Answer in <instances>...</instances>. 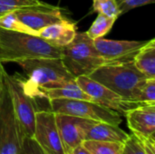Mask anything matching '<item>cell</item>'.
Returning a JSON list of instances; mask_svg holds the SVG:
<instances>
[{
	"instance_id": "cell-25",
	"label": "cell",
	"mask_w": 155,
	"mask_h": 154,
	"mask_svg": "<svg viewBox=\"0 0 155 154\" xmlns=\"http://www.w3.org/2000/svg\"><path fill=\"white\" fill-rule=\"evenodd\" d=\"M18 154H45L33 137L23 136Z\"/></svg>"
},
{
	"instance_id": "cell-16",
	"label": "cell",
	"mask_w": 155,
	"mask_h": 154,
	"mask_svg": "<svg viewBox=\"0 0 155 154\" xmlns=\"http://www.w3.org/2000/svg\"><path fill=\"white\" fill-rule=\"evenodd\" d=\"M135 67L148 79H155V39L153 38L137 53L134 61Z\"/></svg>"
},
{
	"instance_id": "cell-28",
	"label": "cell",
	"mask_w": 155,
	"mask_h": 154,
	"mask_svg": "<svg viewBox=\"0 0 155 154\" xmlns=\"http://www.w3.org/2000/svg\"><path fill=\"white\" fill-rule=\"evenodd\" d=\"M4 73H5V69L3 67V64L0 63V96H1V93H2V89H3V83H4Z\"/></svg>"
},
{
	"instance_id": "cell-27",
	"label": "cell",
	"mask_w": 155,
	"mask_h": 154,
	"mask_svg": "<svg viewBox=\"0 0 155 154\" xmlns=\"http://www.w3.org/2000/svg\"><path fill=\"white\" fill-rule=\"evenodd\" d=\"M69 154H91L90 152L83 145V144H80L78 146H76L74 149L72 150V152Z\"/></svg>"
},
{
	"instance_id": "cell-12",
	"label": "cell",
	"mask_w": 155,
	"mask_h": 154,
	"mask_svg": "<svg viewBox=\"0 0 155 154\" xmlns=\"http://www.w3.org/2000/svg\"><path fill=\"white\" fill-rule=\"evenodd\" d=\"M54 114L57 129L66 154H69L73 149L82 144V143L84 141L86 131L96 123V121L94 120L67 114Z\"/></svg>"
},
{
	"instance_id": "cell-9",
	"label": "cell",
	"mask_w": 155,
	"mask_h": 154,
	"mask_svg": "<svg viewBox=\"0 0 155 154\" xmlns=\"http://www.w3.org/2000/svg\"><path fill=\"white\" fill-rule=\"evenodd\" d=\"M33 138L45 154H66L55 123V114L51 110L36 111Z\"/></svg>"
},
{
	"instance_id": "cell-24",
	"label": "cell",
	"mask_w": 155,
	"mask_h": 154,
	"mask_svg": "<svg viewBox=\"0 0 155 154\" xmlns=\"http://www.w3.org/2000/svg\"><path fill=\"white\" fill-rule=\"evenodd\" d=\"M123 154H147V152L141 139L132 133L124 143Z\"/></svg>"
},
{
	"instance_id": "cell-21",
	"label": "cell",
	"mask_w": 155,
	"mask_h": 154,
	"mask_svg": "<svg viewBox=\"0 0 155 154\" xmlns=\"http://www.w3.org/2000/svg\"><path fill=\"white\" fill-rule=\"evenodd\" d=\"M133 102L143 104H155V79H147L140 87Z\"/></svg>"
},
{
	"instance_id": "cell-13",
	"label": "cell",
	"mask_w": 155,
	"mask_h": 154,
	"mask_svg": "<svg viewBox=\"0 0 155 154\" xmlns=\"http://www.w3.org/2000/svg\"><path fill=\"white\" fill-rule=\"evenodd\" d=\"M124 116L133 133L154 136L155 104L139 105L129 110Z\"/></svg>"
},
{
	"instance_id": "cell-19",
	"label": "cell",
	"mask_w": 155,
	"mask_h": 154,
	"mask_svg": "<svg viewBox=\"0 0 155 154\" xmlns=\"http://www.w3.org/2000/svg\"><path fill=\"white\" fill-rule=\"evenodd\" d=\"M82 144L91 154H123L124 143L86 140Z\"/></svg>"
},
{
	"instance_id": "cell-14",
	"label": "cell",
	"mask_w": 155,
	"mask_h": 154,
	"mask_svg": "<svg viewBox=\"0 0 155 154\" xmlns=\"http://www.w3.org/2000/svg\"><path fill=\"white\" fill-rule=\"evenodd\" d=\"M76 33L75 23L65 20L37 31V36L54 47L62 48L74 40Z\"/></svg>"
},
{
	"instance_id": "cell-22",
	"label": "cell",
	"mask_w": 155,
	"mask_h": 154,
	"mask_svg": "<svg viewBox=\"0 0 155 154\" xmlns=\"http://www.w3.org/2000/svg\"><path fill=\"white\" fill-rule=\"evenodd\" d=\"M93 1H94L93 8L94 12L109 17L118 18L120 16L116 0H93Z\"/></svg>"
},
{
	"instance_id": "cell-5",
	"label": "cell",
	"mask_w": 155,
	"mask_h": 154,
	"mask_svg": "<svg viewBox=\"0 0 155 154\" xmlns=\"http://www.w3.org/2000/svg\"><path fill=\"white\" fill-rule=\"evenodd\" d=\"M8 91L11 96L15 117L23 136L33 137L35 126L36 109L35 98L27 91L25 78L19 74L9 75L5 71L4 74Z\"/></svg>"
},
{
	"instance_id": "cell-7",
	"label": "cell",
	"mask_w": 155,
	"mask_h": 154,
	"mask_svg": "<svg viewBox=\"0 0 155 154\" xmlns=\"http://www.w3.org/2000/svg\"><path fill=\"white\" fill-rule=\"evenodd\" d=\"M22 138L23 135L4 77L3 89L0 96V154H18L21 148Z\"/></svg>"
},
{
	"instance_id": "cell-18",
	"label": "cell",
	"mask_w": 155,
	"mask_h": 154,
	"mask_svg": "<svg viewBox=\"0 0 155 154\" xmlns=\"http://www.w3.org/2000/svg\"><path fill=\"white\" fill-rule=\"evenodd\" d=\"M116 19V17H109L98 14L96 19L94 21L90 28L85 33L92 40L104 37L106 34L110 32Z\"/></svg>"
},
{
	"instance_id": "cell-17",
	"label": "cell",
	"mask_w": 155,
	"mask_h": 154,
	"mask_svg": "<svg viewBox=\"0 0 155 154\" xmlns=\"http://www.w3.org/2000/svg\"><path fill=\"white\" fill-rule=\"evenodd\" d=\"M41 97L47 100L50 99H77V100H85L94 102V100L85 93L75 83L59 87L47 89L41 92Z\"/></svg>"
},
{
	"instance_id": "cell-3",
	"label": "cell",
	"mask_w": 155,
	"mask_h": 154,
	"mask_svg": "<svg viewBox=\"0 0 155 154\" xmlns=\"http://www.w3.org/2000/svg\"><path fill=\"white\" fill-rule=\"evenodd\" d=\"M88 76L131 102L148 79L135 67L133 62L104 64Z\"/></svg>"
},
{
	"instance_id": "cell-26",
	"label": "cell",
	"mask_w": 155,
	"mask_h": 154,
	"mask_svg": "<svg viewBox=\"0 0 155 154\" xmlns=\"http://www.w3.org/2000/svg\"><path fill=\"white\" fill-rule=\"evenodd\" d=\"M116 2L119 9V14L120 15H122L134 8H137L149 4H153L155 0H116Z\"/></svg>"
},
{
	"instance_id": "cell-2",
	"label": "cell",
	"mask_w": 155,
	"mask_h": 154,
	"mask_svg": "<svg viewBox=\"0 0 155 154\" xmlns=\"http://www.w3.org/2000/svg\"><path fill=\"white\" fill-rule=\"evenodd\" d=\"M61 48L39 36L0 28V63L21 62L36 58H60Z\"/></svg>"
},
{
	"instance_id": "cell-6",
	"label": "cell",
	"mask_w": 155,
	"mask_h": 154,
	"mask_svg": "<svg viewBox=\"0 0 155 154\" xmlns=\"http://www.w3.org/2000/svg\"><path fill=\"white\" fill-rule=\"evenodd\" d=\"M48 102L50 110L54 113L67 114L114 125H119L122 123L121 114L94 102L77 99H50Z\"/></svg>"
},
{
	"instance_id": "cell-11",
	"label": "cell",
	"mask_w": 155,
	"mask_h": 154,
	"mask_svg": "<svg viewBox=\"0 0 155 154\" xmlns=\"http://www.w3.org/2000/svg\"><path fill=\"white\" fill-rule=\"evenodd\" d=\"M94 47L108 64L133 62L137 53L148 41L108 40L104 37L93 40Z\"/></svg>"
},
{
	"instance_id": "cell-23",
	"label": "cell",
	"mask_w": 155,
	"mask_h": 154,
	"mask_svg": "<svg viewBox=\"0 0 155 154\" xmlns=\"http://www.w3.org/2000/svg\"><path fill=\"white\" fill-rule=\"evenodd\" d=\"M40 0H0V15L39 4Z\"/></svg>"
},
{
	"instance_id": "cell-4",
	"label": "cell",
	"mask_w": 155,
	"mask_h": 154,
	"mask_svg": "<svg viewBox=\"0 0 155 154\" xmlns=\"http://www.w3.org/2000/svg\"><path fill=\"white\" fill-rule=\"evenodd\" d=\"M61 60L74 77L88 76L98 67L107 64L85 32H77L74 40L61 48Z\"/></svg>"
},
{
	"instance_id": "cell-10",
	"label": "cell",
	"mask_w": 155,
	"mask_h": 154,
	"mask_svg": "<svg viewBox=\"0 0 155 154\" xmlns=\"http://www.w3.org/2000/svg\"><path fill=\"white\" fill-rule=\"evenodd\" d=\"M14 13L24 25L35 31H39L62 21L70 20L63 8L42 1L37 5L15 10Z\"/></svg>"
},
{
	"instance_id": "cell-1",
	"label": "cell",
	"mask_w": 155,
	"mask_h": 154,
	"mask_svg": "<svg viewBox=\"0 0 155 154\" xmlns=\"http://www.w3.org/2000/svg\"><path fill=\"white\" fill-rule=\"evenodd\" d=\"M17 64L26 74L25 87L35 98H42L41 92L44 90L59 88L75 83V77L65 68L61 58H36Z\"/></svg>"
},
{
	"instance_id": "cell-8",
	"label": "cell",
	"mask_w": 155,
	"mask_h": 154,
	"mask_svg": "<svg viewBox=\"0 0 155 154\" xmlns=\"http://www.w3.org/2000/svg\"><path fill=\"white\" fill-rule=\"evenodd\" d=\"M75 82L78 86L94 100V103L115 111L121 115L124 116L129 110L140 105L136 103L125 100L119 94L115 93L102 84L93 80L89 76H78L75 78Z\"/></svg>"
},
{
	"instance_id": "cell-20",
	"label": "cell",
	"mask_w": 155,
	"mask_h": 154,
	"mask_svg": "<svg viewBox=\"0 0 155 154\" xmlns=\"http://www.w3.org/2000/svg\"><path fill=\"white\" fill-rule=\"evenodd\" d=\"M0 28L10 30V31H15V32H21L28 34H33L37 36V31H35L25 25H24L15 15L14 12L5 13L3 15H0Z\"/></svg>"
},
{
	"instance_id": "cell-15",
	"label": "cell",
	"mask_w": 155,
	"mask_h": 154,
	"mask_svg": "<svg viewBox=\"0 0 155 154\" xmlns=\"http://www.w3.org/2000/svg\"><path fill=\"white\" fill-rule=\"evenodd\" d=\"M129 134L119 128V125H114L106 123L96 122L91 128H89L84 135V141H99L109 143H124Z\"/></svg>"
}]
</instances>
